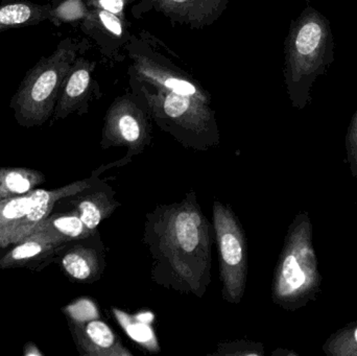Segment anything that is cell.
Returning <instances> with one entry per match:
<instances>
[{
  "label": "cell",
  "instance_id": "cell-6",
  "mask_svg": "<svg viewBox=\"0 0 357 356\" xmlns=\"http://www.w3.org/2000/svg\"><path fill=\"white\" fill-rule=\"evenodd\" d=\"M212 211L222 299L232 304H239L247 286V238L230 205L214 201Z\"/></svg>",
  "mask_w": 357,
  "mask_h": 356
},
{
  "label": "cell",
  "instance_id": "cell-9",
  "mask_svg": "<svg viewBox=\"0 0 357 356\" xmlns=\"http://www.w3.org/2000/svg\"><path fill=\"white\" fill-rule=\"evenodd\" d=\"M96 62L79 56L65 77L54 108V121L67 118L69 115H84L89 111L90 102L100 98L102 92L96 81Z\"/></svg>",
  "mask_w": 357,
  "mask_h": 356
},
{
  "label": "cell",
  "instance_id": "cell-18",
  "mask_svg": "<svg viewBox=\"0 0 357 356\" xmlns=\"http://www.w3.org/2000/svg\"><path fill=\"white\" fill-rule=\"evenodd\" d=\"M113 313H114L117 321L123 326V330L132 340L135 341L142 346L146 347V349L150 350L151 353H158L160 350L154 330L151 327L149 322L139 321L138 318L128 316L127 314L116 309H113Z\"/></svg>",
  "mask_w": 357,
  "mask_h": 356
},
{
  "label": "cell",
  "instance_id": "cell-23",
  "mask_svg": "<svg viewBox=\"0 0 357 356\" xmlns=\"http://www.w3.org/2000/svg\"><path fill=\"white\" fill-rule=\"evenodd\" d=\"M346 148L352 176L357 178V109L352 117L346 136Z\"/></svg>",
  "mask_w": 357,
  "mask_h": 356
},
{
  "label": "cell",
  "instance_id": "cell-8",
  "mask_svg": "<svg viewBox=\"0 0 357 356\" xmlns=\"http://www.w3.org/2000/svg\"><path fill=\"white\" fill-rule=\"evenodd\" d=\"M228 3L229 0H137L131 15L142 19L149 13H158L172 24L203 29L220 18Z\"/></svg>",
  "mask_w": 357,
  "mask_h": 356
},
{
  "label": "cell",
  "instance_id": "cell-22",
  "mask_svg": "<svg viewBox=\"0 0 357 356\" xmlns=\"http://www.w3.org/2000/svg\"><path fill=\"white\" fill-rule=\"evenodd\" d=\"M212 355L222 356H264V348L260 343L238 340L222 342Z\"/></svg>",
  "mask_w": 357,
  "mask_h": 356
},
{
  "label": "cell",
  "instance_id": "cell-13",
  "mask_svg": "<svg viewBox=\"0 0 357 356\" xmlns=\"http://www.w3.org/2000/svg\"><path fill=\"white\" fill-rule=\"evenodd\" d=\"M67 245L68 244L46 234L33 232L21 242L15 244L0 258V269L29 268L40 270L41 265H48L52 263L54 257H58Z\"/></svg>",
  "mask_w": 357,
  "mask_h": 356
},
{
  "label": "cell",
  "instance_id": "cell-5",
  "mask_svg": "<svg viewBox=\"0 0 357 356\" xmlns=\"http://www.w3.org/2000/svg\"><path fill=\"white\" fill-rule=\"evenodd\" d=\"M321 275L312 245V225L307 212L296 215L285 236L272 286L275 304L294 311L314 300Z\"/></svg>",
  "mask_w": 357,
  "mask_h": 356
},
{
  "label": "cell",
  "instance_id": "cell-20",
  "mask_svg": "<svg viewBox=\"0 0 357 356\" xmlns=\"http://www.w3.org/2000/svg\"><path fill=\"white\" fill-rule=\"evenodd\" d=\"M323 351L329 356H357V322L331 334Z\"/></svg>",
  "mask_w": 357,
  "mask_h": 356
},
{
  "label": "cell",
  "instance_id": "cell-14",
  "mask_svg": "<svg viewBox=\"0 0 357 356\" xmlns=\"http://www.w3.org/2000/svg\"><path fill=\"white\" fill-rule=\"evenodd\" d=\"M70 204L90 232L98 231V225L121 206L115 200V192L106 182L73 196Z\"/></svg>",
  "mask_w": 357,
  "mask_h": 356
},
{
  "label": "cell",
  "instance_id": "cell-12",
  "mask_svg": "<svg viewBox=\"0 0 357 356\" xmlns=\"http://www.w3.org/2000/svg\"><path fill=\"white\" fill-rule=\"evenodd\" d=\"M77 350L84 356H133L117 338L112 328L102 320L69 321Z\"/></svg>",
  "mask_w": 357,
  "mask_h": 356
},
{
  "label": "cell",
  "instance_id": "cell-17",
  "mask_svg": "<svg viewBox=\"0 0 357 356\" xmlns=\"http://www.w3.org/2000/svg\"><path fill=\"white\" fill-rule=\"evenodd\" d=\"M41 171L21 167L0 169V200L24 196L44 183Z\"/></svg>",
  "mask_w": 357,
  "mask_h": 356
},
{
  "label": "cell",
  "instance_id": "cell-15",
  "mask_svg": "<svg viewBox=\"0 0 357 356\" xmlns=\"http://www.w3.org/2000/svg\"><path fill=\"white\" fill-rule=\"evenodd\" d=\"M50 2L38 4L27 0H2L0 3V27L3 31L37 25L50 20Z\"/></svg>",
  "mask_w": 357,
  "mask_h": 356
},
{
  "label": "cell",
  "instance_id": "cell-7",
  "mask_svg": "<svg viewBox=\"0 0 357 356\" xmlns=\"http://www.w3.org/2000/svg\"><path fill=\"white\" fill-rule=\"evenodd\" d=\"M148 105L142 95L127 90L109 106L105 116L100 148H126L123 164L139 156L152 141V125Z\"/></svg>",
  "mask_w": 357,
  "mask_h": 356
},
{
  "label": "cell",
  "instance_id": "cell-4",
  "mask_svg": "<svg viewBox=\"0 0 357 356\" xmlns=\"http://www.w3.org/2000/svg\"><path fill=\"white\" fill-rule=\"evenodd\" d=\"M89 48L88 40L65 38L50 56H42L27 71L10 104L21 127H40L52 118L65 77Z\"/></svg>",
  "mask_w": 357,
  "mask_h": 356
},
{
  "label": "cell",
  "instance_id": "cell-2",
  "mask_svg": "<svg viewBox=\"0 0 357 356\" xmlns=\"http://www.w3.org/2000/svg\"><path fill=\"white\" fill-rule=\"evenodd\" d=\"M335 36L331 21L307 6L291 21L284 41L285 86L291 106L303 110L312 102V88L335 62Z\"/></svg>",
  "mask_w": 357,
  "mask_h": 356
},
{
  "label": "cell",
  "instance_id": "cell-3",
  "mask_svg": "<svg viewBox=\"0 0 357 356\" xmlns=\"http://www.w3.org/2000/svg\"><path fill=\"white\" fill-rule=\"evenodd\" d=\"M129 89L146 100L152 121L185 148L205 152L220 144L212 104L129 75Z\"/></svg>",
  "mask_w": 357,
  "mask_h": 356
},
{
  "label": "cell",
  "instance_id": "cell-16",
  "mask_svg": "<svg viewBox=\"0 0 357 356\" xmlns=\"http://www.w3.org/2000/svg\"><path fill=\"white\" fill-rule=\"evenodd\" d=\"M33 232L46 234L56 240H62L66 244L83 240L94 233L85 227L79 215L73 210L69 213H60V215L50 213L47 217L36 226L31 233Z\"/></svg>",
  "mask_w": 357,
  "mask_h": 356
},
{
  "label": "cell",
  "instance_id": "cell-10",
  "mask_svg": "<svg viewBox=\"0 0 357 356\" xmlns=\"http://www.w3.org/2000/svg\"><path fill=\"white\" fill-rule=\"evenodd\" d=\"M102 182H104V180H100V175L94 171L91 177L68 184L64 187L54 190L40 189L39 198L31 210L24 217L0 229V247L6 248L12 246L29 235L36 226L52 213V209L59 201L71 198L84 190L98 185Z\"/></svg>",
  "mask_w": 357,
  "mask_h": 356
},
{
  "label": "cell",
  "instance_id": "cell-25",
  "mask_svg": "<svg viewBox=\"0 0 357 356\" xmlns=\"http://www.w3.org/2000/svg\"><path fill=\"white\" fill-rule=\"evenodd\" d=\"M1 31H4L3 29H1V27H0V33H1Z\"/></svg>",
  "mask_w": 357,
  "mask_h": 356
},
{
  "label": "cell",
  "instance_id": "cell-24",
  "mask_svg": "<svg viewBox=\"0 0 357 356\" xmlns=\"http://www.w3.org/2000/svg\"><path fill=\"white\" fill-rule=\"evenodd\" d=\"M279 353H282V355H296V353H289V351H287V350L283 351L282 349H278V350L275 351V353H273V355H278Z\"/></svg>",
  "mask_w": 357,
  "mask_h": 356
},
{
  "label": "cell",
  "instance_id": "cell-11",
  "mask_svg": "<svg viewBox=\"0 0 357 356\" xmlns=\"http://www.w3.org/2000/svg\"><path fill=\"white\" fill-rule=\"evenodd\" d=\"M58 257L65 274L70 279L83 284L100 280L106 267L104 242L98 231L67 245Z\"/></svg>",
  "mask_w": 357,
  "mask_h": 356
},
{
  "label": "cell",
  "instance_id": "cell-19",
  "mask_svg": "<svg viewBox=\"0 0 357 356\" xmlns=\"http://www.w3.org/2000/svg\"><path fill=\"white\" fill-rule=\"evenodd\" d=\"M50 22L54 26L66 23L81 24L89 14L85 0H50Z\"/></svg>",
  "mask_w": 357,
  "mask_h": 356
},
{
  "label": "cell",
  "instance_id": "cell-1",
  "mask_svg": "<svg viewBox=\"0 0 357 356\" xmlns=\"http://www.w3.org/2000/svg\"><path fill=\"white\" fill-rule=\"evenodd\" d=\"M144 242L150 251L151 276L167 290L202 298L211 284V224L190 190L180 202L146 213Z\"/></svg>",
  "mask_w": 357,
  "mask_h": 356
},
{
  "label": "cell",
  "instance_id": "cell-21",
  "mask_svg": "<svg viewBox=\"0 0 357 356\" xmlns=\"http://www.w3.org/2000/svg\"><path fill=\"white\" fill-rule=\"evenodd\" d=\"M40 189L24 196L0 200V229L24 217L39 198Z\"/></svg>",
  "mask_w": 357,
  "mask_h": 356
}]
</instances>
